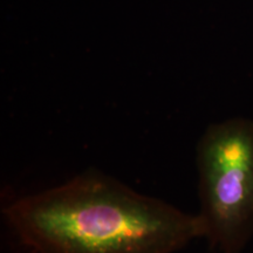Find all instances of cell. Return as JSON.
Segmentation results:
<instances>
[{"label": "cell", "instance_id": "cell-2", "mask_svg": "<svg viewBox=\"0 0 253 253\" xmlns=\"http://www.w3.org/2000/svg\"><path fill=\"white\" fill-rule=\"evenodd\" d=\"M196 162L204 238L219 253H240L253 237L252 120L209 126L197 144Z\"/></svg>", "mask_w": 253, "mask_h": 253}, {"label": "cell", "instance_id": "cell-1", "mask_svg": "<svg viewBox=\"0 0 253 253\" xmlns=\"http://www.w3.org/2000/svg\"><path fill=\"white\" fill-rule=\"evenodd\" d=\"M4 216L27 253H173L204 224L97 170L15 199Z\"/></svg>", "mask_w": 253, "mask_h": 253}]
</instances>
